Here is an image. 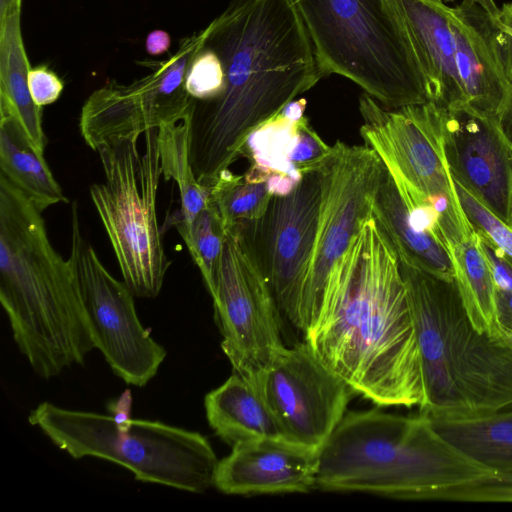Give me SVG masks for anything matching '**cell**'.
<instances>
[{"label": "cell", "mask_w": 512, "mask_h": 512, "mask_svg": "<svg viewBox=\"0 0 512 512\" xmlns=\"http://www.w3.org/2000/svg\"><path fill=\"white\" fill-rule=\"evenodd\" d=\"M318 453L283 437L238 443L219 461L214 486L230 495L306 493L315 489Z\"/></svg>", "instance_id": "ac0fdd59"}, {"label": "cell", "mask_w": 512, "mask_h": 512, "mask_svg": "<svg viewBox=\"0 0 512 512\" xmlns=\"http://www.w3.org/2000/svg\"><path fill=\"white\" fill-rule=\"evenodd\" d=\"M305 341L353 392L374 404L423 403L407 288L397 252L373 214L356 235L322 318Z\"/></svg>", "instance_id": "7a4b0ae2"}, {"label": "cell", "mask_w": 512, "mask_h": 512, "mask_svg": "<svg viewBox=\"0 0 512 512\" xmlns=\"http://www.w3.org/2000/svg\"><path fill=\"white\" fill-rule=\"evenodd\" d=\"M477 234L496 289L512 291V260L485 236L478 232Z\"/></svg>", "instance_id": "836d02e7"}, {"label": "cell", "mask_w": 512, "mask_h": 512, "mask_svg": "<svg viewBox=\"0 0 512 512\" xmlns=\"http://www.w3.org/2000/svg\"><path fill=\"white\" fill-rule=\"evenodd\" d=\"M306 104L305 98L291 101L243 147L241 156L250 161L244 174L266 181L273 196L288 194L305 174L321 170L333 152L309 124Z\"/></svg>", "instance_id": "e0dca14e"}, {"label": "cell", "mask_w": 512, "mask_h": 512, "mask_svg": "<svg viewBox=\"0 0 512 512\" xmlns=\"http://www.w3.org/2000/svg\"><path fill=\"white\" fill-rule=\"evenodd\" d=\"M360 135L406 196L439 218L449 251L474 229L460 204L444 153L442 108L432 102L389 109L363 92Z\"/></svg>", "instance_id": "9c48e42d"}, {"label": "cell", "mask_w": 512, "mask_h": 512, "mask_svg": "<svg viewBox=\"0 0 512 512\" xmlns=\"http://www.w3.org/2000/svg\"><path fill=\"white\" fill-rule=\"evenodd\" d=\"M503 332H504V338H503V339H504V340H505L509 345H511V346H512V333H511V332H508V331H505V330H503Z\"/></svg>", "instance_id": "b9f144b4"}, {"label": "cell", "mask_w": 512, "mask_h": 512, "mask_svg": "<svg viewBox=\"0 0 512 512\" xmlns=\"http://www.w3.org/2000/svg\"><path fill=\"white\" fill-rule=\"evenodd\" d=\"M499 126L508 140L512 143V87L497 116Z\"/></svg>", "instance_id": "f35d334b"}, {"label": "cell", "mask_w": 512, "mask_h": 512, "mask_svg": "<svg viewBox=\"0 0 512 512\" xmlns=\"http://www.w3.org/2000/svg\"><path fill=\"white\" fill-rule=\"evenodd\" d=\"M442 131L452 178L512 227V143L497 117L442 108Z\"/></svg>", "instance_id": "2e32d148"}, {"label": "cell", "mask_w": 512, "mask_h": 512, "mask_svg": "<svg viewBox=\"0 0 512 512\" xmlns=\"http://www.w3.org/2000/svg\"><path fill=\"white\" fill-rule=\"evenodd\" d=\"M28 86L33 101L40 107L57 101L64 88L63 81L47 65L30 69Z\"/></svg>", "instance_id": "d6a6232c"}, {"label": "cell", "mask_w": 512, "mask_h": 512, "mask_svg": "<svg viewBox=\"0 0 512 512\" xmlns=\"http://www.w3.org/2000/svg\"><path fill=\"white\" fill-rule=\"evenodd\" d=\"M272 197L266 181L250 179L245 174L235 175L229 169L211 187V199L226 230L260 219Z\"/></svg>", "instance_id": "83f0119b"}, {"label": "cell", "mask_w": 512, "mask_h": 512, "mask_svg": "<svg viewBox=\"0 0 512 512\" xmlns=\"http://www.w3.org/2000/svg\"><path fill=\"white\" fill-rule=\"evenodd\" d=\"M454 183L462 209L473 229L485 236L512 260V227L484 206L462 185L455 180Z\"/></svg>", "instance_id": "4dcf8cb0"}, {"label": "cell", "mask_w": 512, "mask_h": 512, "mask_svg": "<svg viewBox=\"0 0 512 512\" xmlns=\"http://www.w3.org/2000/svg\"><path fill=\"white\" fill-rule=\"evenodd\" d=\"M495 41L504 74L512 87V2L500 9L495 22Z\"/></svg>", "instance_id": "e575fe53"}, {"label": "cell", "mask_w": 512, "mask_h": 512, "mask_svg": "<svg viewBox=\"0 0 512 512\" xmlns=\"http://www.w3.org/2000/svg\"><path fill=\"white\" fill-rule=\"evenodd\" d=\"M324 76H343L382 106L429 102L426 83L390 0H290Z\"/></svg>", "instance_id": "8992f818"}, {"label": "cell", "mask_w": 512, "mask_h": 512, "mask_svg": "<svg viewBox=\"0 0 512 512\" xmlns=\"http://www.w3.org/2000/svg\"><path fill=\"white\" fill-rule=\"evenodd\" d=\"M454 279L467 314L482 333L504 338L496 312V287L474 230L450 248Z\"/></svg>", "instance_id": "d4e9b609"}, {"label": "cell", "mask_w": 512, "mask_h": 512, "mask_svg": "<svg viewBox=\"0 0 512 512\" xmlns=\"http://www.w3.org/2000/svg\"><path fill=\"white\" fill-rule=\"evenodd\" d=\"M498 18L474 0H463L449 8L455 62L466 107L494 117L498 116L510 90L495 41Z\"/></svg>", "instance_id": "d6986e66"}, {"label": "cell", "mask_w": 512, "mask_h": 512, "mask_svg": "<svg viewBox=\"0 0 512 512\" xmlns=\"http://www.w3.org/2000/svg\"><path fill=\"white\" fill-rule=\"evenodd\" d=\"M203 35L222 62L224 88L193 99L190 161L211 188L253 132L325 76L290 0H233Z\"/></svg>", "instance_id": "6da1fadb"}, {"label": "cell", "mask_w": 512, "mask_h": 512, "mask_svg": "<svg viewBox=\"0 0 512 512\" xmlns=\"http://www.w3.org/2000/svg\"><path fill=\"white\" fill-rule=\"evenodd\" d=\"M209 426L227 444L283 437L260 391L240 374H233L204 398Z\"/></svg>", "instance_id": "7402d4cb"}, {"label": "cell", "mask_w": 512, "mask_h": 512, "mask_svg": "<svg viewBox=\"0 0 512 512\" xmlns=\"http://www.w3.org/2000/svg\"><path fill=\"white\" fill-rule=\"evenodd\" d=\"M445 438L496 472H512V408L458 419H431Z\"/></svg>", "instance_id": "484cf974"}, {"label": "cell", "mask_w": 512, "mask_h": 512, "mask_svg": "<svg viewBox=\"0 0 512 512\" xmlns=\"http://www.w3.org/2000/svg\"><path fill=\"white\" fill-rule=\"evenodd\" d=\"M71 260L98 349L126 384L144 387L157 374L167 352L141 324L134 294L100 261L83 237L78 206L71 205Z\"/></svg>", "instance_id": "7c38bea8"}, {"label": "cell", "mask_w": 512, "mask_h": 512, "mask_svg": "<svg viewBox=\"0 0 512 512\" xmlns=\"http://www.w3.org/2000/svg\"><path fill=\"white\" fill-rule=\"evenodd\" d=\"M496 473L445 438L425 415L351 411L319 449L315 489L432 500Z\"/></svg>", "instance_id": "277c9868"}, {"label": "cell", "mask_w": 512, "mask_h": 512, "mask_svg": "<svg viewBox=\"0 0 512 512\" xmlns=\"http://www.w3.org/2000/svg\"><path fill=\"white\" fill-rule=\"evenodd\" d=\"M185 88L188 94L197 101L214 99L224 88L222 62L216 52L204 44V38L202 47L188 66Z\"/></svg>", "instance_id": "f546056e"}, {"label": "cell", "mask_w": 512, "mask_h": 512, "mask_svg": "<svg viewBox=\"0 0 512 512\" xmlns=\"http://www.w3.org/2000/svg\"><path fill=\"white\" fill-rule=\"evenodd\" d=\"M203 30L179 41L178 50L163 61H144L146 76L124 85L115 80L95 90L81 109L79 128L94 151L121 136H140L174 124L192 112L193 98L185 88L188 66L203 45Z\"/></svg>", "instance_id": "4fadbf2b"}, {"label": "cell", "mask_w": 512, "mask_h": 512, "mask_svg": "<svg viewBox=\"0 0 512 512\" xmlns=\"http://www.w3.org/2000/svg\"><path fill=\"white\" fill-rule=\"evenodd\" d=\"M192 112L181 121L158 129V145L162 176L173 179L179 189L180 208L172 224H188L211 199V188L196 179L190 161V121Z\"/></svg>", "instance_id": "4316f807"}, {"label": "cell", "mask_w": 512, "mask_h": 512, "mask_svg": "<svg viewBox=\"0 0 512 512\" xmlns=\"http://www.w3.org/2000/svg\"><path fill=\"white\" fill-rule=\"evenodd\" d=\"M22 0H0V16L21 10Z\"/></svg>", "instance_id": "ab89813d"}, {"label": "cell", "mask_w": 512, "mask_h": 512, "mask_svg": "<svg viewBox=\"0 0 512 512\" xmlns=\"http://www.w3.org/2000/svg\"><path fill=\"white\" fill-rule=\"evenodd\" d=\"M436 500L512 501V472H497L495 476L456 488L444 490Z\"/></svg>", "instance_id": "1f68e13d"}, {"label": "cell", "mask_w": 512, "mask_h": 512, "mask_svg": "<svg viewBox=\"0 0 512 512\" xmlns=\"http://www.w3.org/2000/svg\"><path fill=\"white\" fill-rule=\"evenodd\" d=\"M0 170L42 212L68 203L44 156L37 153L20 123L0 113Z\"/></svg>", "instance_id": "cb8c5ba5"}, {"label": "cell", "mask_w": 512, "mask_h": 512, "mask_svg": "<svg viewBox=\"0 0 512 512\" xmlns=\"http://www.w3.org/2000/svg\"><path fill=\"white\" fill-rule=\"evenodd\" d=\"M258 390L283 436L315 449L340 423L353 392L307 341L284 346L261 374Z\"/></svg>", "instance_id": "9a60e30c"}, {"label": "cell", "mask_w": 512, "mask_h": 512, "mask_svg": "<svg viewBox=\"0 0 512 512\" xmlns=\"http://www.w3.org/2000/svg\"><path fill=\"white\" fill-rule=\"evenodd\" d=\"M72 458L95 457L128 469L134 478L190 493L214 486L217 456L205 436L160 421L116 420L42 402L28 416Z\"/></svg>", "instance_id": "52a82bcc"}, {"label": "cell", "mask_w": 512, "mask_h": 512, "mask_svg": "<svg viewBox=\"0 0 512 512\" xmlns=\"http://www.w3.org/2000/svg\"><path fill=\"white\" fill-rule=\"evenodd\" d=\"M496 312L502 329L512 333V291L496 289Z\"/></svg>", "instance_id": "d590c367"}, {"label": "cell", "mask_w": 512, "mask_h": 512, "mask_svg": "<svg viewBox=\"0 0 512 512\" xmlns=\"http://www.w3.org/2000/svg\"><path fill=\"white\" fill-rule=\"evenodd\" d=\"M188 251L199 268L206 288L213 296L226 236L221 215L210 199L209 203L188 224L175 225Z\"/></svg>", "instance_id": "f1b7e54d"}, {"label": "cell", "mask_w": 512, "mask_h": 512, "mask_svg": "<svg viewBox=\"0 0 512 512\" xmlns=\"http://www.w3.org/2000/svg\"><path fill=\"white\" fill-rule=\"evenodd\" d=\"M0 301L41 378L82 364L95 338L75 268L53 247L42 211L0 174Z\"/></svg>", "instance_id": "3957f363"}, {"label": "cell", "mask_w": 512, "mask_h": 512, "mask_svg": "<svg viewBox=\"0 0 512 512\" xmlns=\"http://www.w3.org/2000/svg\"><path fill=\"white\" fill-rule=\"evenodd\" d=\"M321 198L319 170L305 174L288 194L273 196L265 214L246 223L278 310L296 328L318 231Z\"/></svg>", "instance_id": "5bb4252c"}, {"label": "cell", "mask_w": 512, "mask_h": 512, "mask_svg": "<svg viewBox=\"0 0 512 512\" xmlns=\"http://www.w3.org/2000/svg\"><path fill=\"white\" fill-rule=\"evenodd\" d=\"M320 172L319 225L299 310L298 329L304 336L321 320L344 258L363 222L372 216L386 167L372 148L338 140Z\"/></svg>", "instance_id": "30bf717a"}, {"label": "cell", "mask_w": 512, "mask_h": 512, "mask_svg": "<svg viewBox=\"0 0 512 512\" xmlns=\"http://www.w3.org/2000/svg\"><path fill=\"white\" fill-rule=\"evenodd\" d=\"M399 264L421 359L419 413L458 419L512 408V346L476 329L455 279Z\"/></svg>", "instance_id": "5b68a950"}, {"label": "cell", "mask_w": 512, "mask_h": 512, "mask_svg": "<svg viewBox=\"0 0 512 512\" xmlns=\"http://www.w3.org/2000/svg\"><path fill=\"white\" fill-rule=\"evenodd\" d=\"M399 15L425 79L429 102L466 107L455 62L449 8L433 0H390Z\"/></svg>", "instance_id": "44dd1931"}, {"label": "cell", "mask_w": 512, "mask_h": 512, "mask_svg": "<svg viewBox=\"0 0 512 512\" xmlns=\"http://www.w3.org/2000/svg\"><path fill=\"white\" fill-rule=\"evenodd\" d=\"M139 136L112 138L96 149L105 182L90 186V197L115 253L123 281L141 298L159 295L170 262L157 220L156 199L162 176L158 129Z\"/></svg>", "instance_id": "ba28073f"}, {"label": "cell", "mask_w": 512, "mask_h": 512, "mask_svg": "<svg viewBox=\"0 0 512 512\" xmlns=\"http://www.w3.org/2000/svg\"><path fill=\"white\" fill-rule=\"evenodd\" d=\"M372 214L398 258L432 275L454 279V268L437 215L412 202L388 172L375 195Z\"/></svg>", "instance_id": "ffe728a7"}, {"label": "cell", "mask_w": 512, "mask_h": 512, "mask_svg": "<svg viewBox=\"0 0 512 512\" xmlns=\"http://www.w3.org/2000/svg\"><path fill=\"white\" fill-rule=\"evenodd\" d=\"M433 1H436V2H442V3H444V2H451V1H453V0H433Z\"/></svg>", "instance_id": "7bdbcfd3"}, {"label": "cell", "mask_w": 512, "mask_h": 512, "mask_svg": "<svg viewBox=\"0 0 512 512\" xmlns=\"http://www.w3.org/2000/svg\"><path fill=\"white\" fill-rule=\"evenodd\" d=\"M21 10L0 16V113L14 117L38 154L44 156L47 139L42 107L35 104L28 86L31 69L21 33Z\"/></svg>", "instance_id": "603a6c76"}, {"label": "cell", "mask_w": 512, "mask_h": 512, "mask_svg": "<svg viewBox=\"0 0 512 512\" xmlns=\"http://www.w3.org/2000/svg\"><path fill=\"white\" fill-rule=\"evenodd\" d=\"M131 402L132 398L130 391L126 390L118 399H115L109 403L108 410L111 413L110 415L119 421H126L131 419Z\"/></svg>", "instance_id": "74e56055"}, {"label": "cell", "mask_w": 512, "mask_h": 512, "mask_svg": "<svg viewBox=\"0 0 512 512\" xmlns=\"http://www.w3.org/2000/svg\"><path fill=\"white\" fill-rule=\"evenodd\" d=\"M212 299L224 354L233 371L258 389L261 374L284 344L279 326L281 314L246 224L226 230Z\"/></svg>", "instance_id": "8fae6325"}, {"label": "cell", "mask_w": 512, "mask_h": 512, "mask_svg": "<svg viewBox=\"0 0 512 512\" xmlns=\"http://www.w3.org/2000/svg\"><path fill=\"white\" fill-rule=\"evenodd\" d=\"M171 44L170 35L161 29L151 31L145 42L149 55L158 56L168 51Z\"/></svg>", "instance_id": "8d00e7d4"}, {"label": "cell", "mask_w": 512, "mask_h": 512, "mask_svg": "<svg viewBox=\"0 0 512 512\" xmlns=\"http://www.w3.org/2000/svg\"><path fill=\"white\" fill-rule=\"evenodd\" d=\"M483 9H485L492 17L498 18L500 9L497 7L494 0H474Z\"/></svg>", "instance_id": "60d3db41"}]
</instances>
